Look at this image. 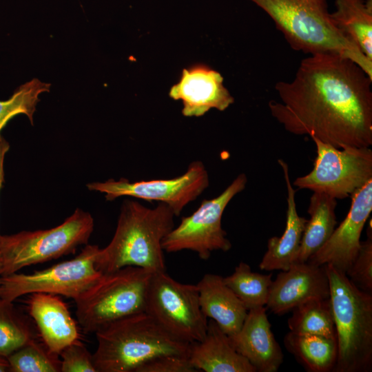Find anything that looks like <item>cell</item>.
Returning a JSON list of instances; mask_svg holds the SVG:
<instances>
[{
  "instance_id": "obj_1",
  "label": "cell",
  "mask_w": 372,
  "mask_h": 372,
  "mask_svg": "<svg viewBox=\"0 0 372 372\" xmlns=\"http://www.w3.org/2000/svg\"><path fill=\"white\" fill-rule=\"evenodd\" d=\"M372 79L352 60L333 54L302 60L291 81L275 85L271 116L289 132L337 148L372 145Z\"/></svg>"
},
{
  "instance_id": "obj_2",
  "label": "cell",
  "mask_w": 372,
  "mask_h": 372,
  "mask_svg": "<svg viewBox=\"0 0 372 372\" xmlns=\"http://www.w3.org/2000/svg\"><path fill=\"white\" fill-rule=\"evenodd\" d=\"M174 216L167 204L159 203L149 208L125 200L112 240L98 252L96 269L102 273L128 266L153 273L165 271L162 241L174 228Z\"/></svg>"
},
{
  "instance_id": "obj_3",
  "label": "cell",
  "mask_w": 372,
  "mask_h": 372,
  "mask_svg": "<svg viewBox=\"0 0 372 372\" xmlns=\"http://www.w3.org/2000/svg\"><path fill=\"white\" fill-rule=\"evenodd\" d=\"M273 21L291 48L333 54L356 63L372 79V61L335 26L326 0H249Z\"/></svg>"
},
{
  "instance_id": "obj_4",
  "label": "cell",
  "mask_w": 372,
  "mask_h": 372,
  "mask_svg": "<svg viewBox=\"0 0 372 372\" xmlns=\"http://www.w3.org/2000/svg\"><path fill=\"white\" fill-rule=\"evenodd\" d=\"M94 333L97 372H136L161 355L189 356L192 346L169 333L145 311L116 320Z\"/></svg>"
},
{
  "instance_id": "obj_5",
  "label": "cell",
  "mask_w": 372,
  "mask_h": 372,
  "mask_svg": "<svg viewBox=\"0 0 372 372\" xmlns=\"http://www.w3.org/2000/svg\"><path fill=\"white\" fill-rule=\"evenodd\" d=\"M338 355L333 372L372 369V293L356 287L345 273L325 265Z\"/></svg>"
},
{
  "instance_id": "obj_6",
  "label": "cell",
  "mask_w": 372,
  "mask_h": 372,
  "mask_svg": "<svg viewBox=\"0 0 372 372\" xmlns=\"http://www.w3.org/2000/svg\"><path fill=\"white\" fill-rule=\"evenodd\" d=\"M152 273L132 266L102 273L74 300L76 316L84 331L95 333L116 320L145 311Z\"/></svg>"
},
{
  "instance_id": "obj_7",
  "label": "cell",
  "mask_w": 372,
  "mask_h": 372,
  "mask_svg": "<svg viewBox=\"0 0 372 372\" xmlns=\"http://www.w3.org/2000/svg\"><path fill=\"white\" fill-rule=\"evenodd\" d=\"M93 229L92 215L77 208L63 223L52 229L2 236V276L75 253L79 246L87 243Z\"/></svg>"
},
{
  "instance_id": "obj_8",
  "label": "cell",
  "mask_w": 372,
  "mask_h": 372,
  "mask_svg": "<svg viewBox=\"0 0 372 372\" xmlns=\"http://www.w3.org/2000/svg\"><path fill=\"white\" fill-rule=\"evenodd\" d=\"M145 311L166 331L185 342H200L206 335L208 320L200 309L197 285L180 283L165 271L152 273Z\"/></svg>"
},
{
  "instance_id": "obj_9",
  "label": "cell",
  "mask_w": 372,
  "mask_h": 372,
  "mask_svg": "<svg viewBox=\"0 0 372 372\" xmlns=\"http://www.w3.org/2000/svg\"><path fill=\"white\" fill-rule=\"evenodd\" d=\"M100 248L87 245L74 258L31 274L11 273L0 279V298L13 302L32 293L61 295L74 300L102 275L95 261Z\"/></svg>"
},
{
  "instance_id": "obj_10",
  "label": "cell",
  "mask_w": 372,
  "mask_h": 372,
  "mask_svg": "<svg viewBox=\"0 0 372 372\" xmlns=\"http://www.w3.org/2000/svg\"><path fill=\"white\" fill-rule=\"evenodd\" d=\"M317 156L312 170L293 183L299 189L320 192L337 199L351 197L372 178L369 147L337 148L312 138Z\"/></svg>"
},
{
  "instance_id": "obj_11",
  "label": "cell",
  "mask_w": 372,
  "mask_h": 372,
  "mask_svg": "<svg viewBox=\"0 0 372 372\" xmlns=\"http://www.w3.org/2000/svg\"><path fill=\"white\" fill-rule=\"evenodd\" d=\"M247 183V176L240 174L219 196L203 200L192 214L183 217L163 238L164 251L190 250L200 259L207 260L214 251H229L231 243L222 227L223 214L231 199L245 188Z\"/></svg>"
},
{
  "instance_id": "obj_12",
  "label": "cell",
  "mask_w": 372,
  "mask_h": 372,
  "mask_svg": "<svg viewBox=\"0 0 372 372\" xmlns=\"http://www.w3.org/2000/svg\"><path fill=\"white\" fill-rule=\"evenodd\" d=\"M209 184L208 172L199 161L191 163L182 175L170 179L132 182L126 178L109 179L104 182L88 183L90 191L105 194L107 200L130 196L147 201L167 204L179 216L183 208L196 199Z\"/></svg>"
},
{
  "instance_id": "obj_13",
  "label": "cell",
  "mask_w": 372,
  "mask_h": 372,
  "mask_svg": "<svg viewBox=\"0 0 372 372\" xmlns=\"http://www.w3.org/2000/svg\"><path fill=\"white\" fill-rule=\"evenodd\" d=\"M351 198L345 218L307 262L331 265L345 273L349 269L360 250L361 234L372 211V178L355 192Z\"/></svg>"
},
{
  "instance_id": "obj_14",
  "label": "cell",
  "mask_w": 372,
  "mask_h": 372,
  "mask_svg": "<svg viewBox=\"0 0 372 372\" xmlns=\"http://www.w3.org/2000/svg\"><path fill=\"white\" fill-rule=\"evenodd\" d=\"M329 296L325 265L293 263L272 281L266 308L276 315H283L308 300Z\"/></svg>"
},
{
  "instance_id": "obj_15",
  "label": "cell",
  "mask_w": 372,
  "mask_h": 372,
  "mask_svg": "<svg viewBox=\"0 0 372 372\" xmlns=\"http://www.w3.org/2000/svg\"><path fill=\"white\" fill-rule=\"evenodd\" d=\"M169 95L183 102L182 114L187 117L203 116L211 109L224 111L234 101L222 75L202 64L184 69Z\"/></svg>"
},
{
  "instance_id": "obj_16",
  "label": "cell",
  "mask_w": 372,
  "mask_h": 372,
  "mask_svg": "<svg viewBox=\"0 0 372 372\" xmlns=\"http://www.w3.org/2000/svg\"><path fill=\"white\" fill-rule=\"evenodd\" d=\"M266 310L265 307L249 310L240 329L229 338L256 372H276L283 362V353L271 331Z\"/></svg>"
},
{
  "instance_id": "obj_17",
  "label": "cell",
  "mask_w": 372,
  "mask_h": 372,
  "mask_svg": "<svg viewBox=\"0 0 372 372\" xmlns=\"http://www.w3.org/2000/svg\"><path fill=\"white\" fill-rule=\"evenodd\" d=\"M27 304L43 342L52 353L59 355L66 346L79 339L76 323L57 295L32 293Z\"/></svg>"
},
{
  "instance_id": "obj_18",
  "label": "cell",
  "mask_w": 372,
  "mask_h": 372,
  "mask_svg": "<svg viewBox=\"0 0 372 372\" xmlns=\"http://www.w3.org/2000/svg\"><path fill=\"white\" fill-rule=\"evenodd\" d=\"M278 162L283 172L287 192L286 225L281 236H273L268 240L267 250L259 264L260 269L265 271H286L295 262L308 220L298 214L296 191L290 180L288 165L282 159Z\"/></svg>"
},
{
  "instance_id": "obj_19",
  "label": "cell",
  "mask_w": 372,
  "mask_h": 372,
  "mask_svg": "<svg viewBox=\"0 0 372 372\" xmlns=\"http://www.w3.org/2000/svg\"><path fill=\"white\" fill-rule=\"evenodd\" d=\"M189 360L196 371L256 372L212 319L208 320L203 340L192 344Z\"/></svg>"
},
{
  "instance_id": "obj_20",
  "label": "cell",
  "mask_w": 372,
  "mask_h": 372,
  "mask_svg": "<svg viewBox=\"0 0 372 372\" xmlns=\"http://www.w3.org/2000/svg\"><path fill=\"white\" fill-rule=\"evenodd\" d=\"M196 285L203 314L214 320L228 336L236 333L240 329L248 310L225 284L223 277L207 273Z\"/></svg>"
},
{
  "instance_id": "obj_21",
  "label": "cell",
  "mask_w": 372,
  "mask_h": 372,
  "mask_svg": "<svg viewBox=\"0 0 372 372\" xmlns=\"http://www.w3.org/2000/svg\"><path fill=\"white\" fill-rule=\"evenodd\" d=\"M337 200L328 194L313 192L309 200L307 220L294 263L306 262L329 238L337 224Z\"/></svg>"
},
{
  "instance_id": "obj_22",
  "label": "cell",
  "mask_w": 372,
  "mask_h": 372,
  "mask_svg": "<svg viewBox=\"0 0 372 372\" xmlns=\"http://www.w3.org/2000/svg\"><path fill=\"white\" fill-rule=\"evenodd\" d=\"M337 28L372 61V0H335Z\"/></svg>"
},
{
  "instance_id": "obj_23",
  "label": "cell",
  "mask_w": 372,
  "mask_h": 372,
  "mask_svg": "<svg viewBox=\"0 0 372 372\" xmlns=\"http://www.w3.org/2000/svg\"><path fill=\"white\" fill-rule=\"evenodd\" d=\"M284 344L307 371H334L338 355L336 339L289 331L285 336Z\"/></svg>"
},
{
  "instance_id": "obj_24",
  "label": "cell",
  "mask_w": 372,
  "mask_h": 372,
  "mask_svg": "<svg viewBox=\"0 0 372 372\" xmlns=\"http://www.w3.org/2000/svg\"><path fill=\"white\" fill-rule=\"evenodd\" d=\"M288 320L291 332L313 334L336 339L329 298H313L294 307Z\"/></svg>"
},
{
  "instance_id": "obj_25",
  "label": "cell",
  "mask_w": 372,
  "mask_h": 372,
  "mask_svg": "<svg viewBox=\"0 0 372 372\" xmlns=\"http://www.w3.org/2000/svg\"><path fill=\"white\" fill-rule=\"evenodd\" d=\"M271 278V273L253 272L248 264L241 262L231 275L223 277V281L249 311L266 306Z\"/></svg>"
},
{
  "instance_id": "obj_26",
  "label": "cell",
  "mask_w": 372,
  "mask_h": 372,
  "mask_svg": "<svg viewBox=\"0 0 372 372\" xmlns=\"http://www.w3.org/2000/svg\"><path fill=\"white\" fill-rule=\"evenodd\" d=\"M11 372H61L59 355L33 338L6 358Z\"/></svg>"
},
{
  "instance_id": "obj_27",
  "label": "cell",
  "mask_w": 372,
  "mask_h": 372,
  "mask_svg": "<svg viewBox=\"0 0 372 372\" xmlns=\"http://www.w3.org/2000/svg\"><path fill=\"white\" fill-rule=\"evenodd\" d=\"M12 302L0 298V357L5 358L35 338Z\"/></svg>"
},
{
  "instance_id": "obj_28",
  "label": "cell",
  "mask_w": 372,
  "mask_h": 372,
  "mask_svg": "<svg viewBox=\"0 0 372 372\" xmlns=\"http://www.w3.org/2000/svg\"><path fill=\"white\" fill-rule=\"evenodd\" d=\"M50 85L34 79L20 86L6 101H0V141L1 131L7 123L16 115L25 114L33 123V114L39 101L40 94L48 92Z\"/></svg>"
},
{
  "instance_id": "obj_29",
  "label": "cell",
  "mask_w": 372,
  "mask_h": 372,
  "mask_svg": "<svg viewBox=\"0 0 372 372\" xmlns=\"http://www.w3.org/2000/svg\"><path fill=\"white\" fill-rule=\"evenodd\" d=\"M360 290L372 293V232L367 229V238L361 242L357 256L345 273Z\"/></svg>"
},
{
  "instance_id": "obj_30",
  "label": "cell",
  "mask_w": 372,
  "mask_h": 372,
  "mask_svg": "<svg viewBox=\"0 0 372 372\" xmlns=\"http://www.w3.org/2000/svg\"><path fill=\"white\" fill-rule=\"evenodd\" d=\"M61 372H97L93 354L79 339L66 346L59 353Z\"/></svg>"
},
{
  "instance_id": "obj_31",
  "label": "cell",
  "mask_w": 372,
  "mask_h": 372,
  "mask_svg": "<svg viewBox=\"0 0 372 372\" xmlns=\"http://www.w3.org/2000/svg\"><path fill=\"white\" fill-rule=\"evenodd\" d=\"M196 371L189 362V356L164 355L150 360L141 365L136 372H194Z\"/></svg>"
},
{
  "instance_id": "obj_32",
  "label": "cell",
  "mask_w": 372,
  "mask_h": 372,
  "mask_svg": "<svg viewBox=\"0 0 372 372\" xmlns=\"http://www.w3.org/2000/svg\"><path fill=\"white\" fill-rule=\"evenodd\" d=\"M10 145L8 143L2 138L0 141V190L2 187V184L4 180V169H3V165H4V159L5 156L8 151L9 150ZM1 238L2 236L0 234V245L1 242Z\"/></svg>"
},
{
  "instance_id": "obj_33",
  "label": "cell",
  "mask_w": 372,
  "mask_h": 372,
  "mask_svg": "<svg viewBox=\"0 0 372 372\" xmlns=\"http://www.w3.org/2000/svg\"><path fill=\"white\" fill-rule=\"evenodd\" d=\"M10 371V365L6 358L0 357V372Z\"/></svg>"
},
{
  "instance_id": "obj_34",
  "label": "cell",
  "mask_w": 372,
  "mask_h": 372,
  "mask_svg": "<svg viewBox=\"0 0 372 372\" xmlns=\"http://www.w3.org/2000/svg\"><path fill=\"white\" fill-rule=\"evenodd\" d=\"M2 273H3V260H2V257L0 253V279L2 276Z\"/></svg>"
}]
</instances>
